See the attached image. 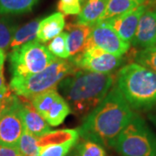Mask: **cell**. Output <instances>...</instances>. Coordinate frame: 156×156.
<instances>
[{
	"mask_svg": "<svg viewBox=\"0 0 156 156\" xmlns=\"http://www.w3.org/2000/svg\"><path fill=\"white\" fill-rule=\"evenodd\" d=\"M68 33V46L69 51V57L72 58L83 53L89 48V39L91 33V26L69 23L66 26Z\"/></svg>",
	"mask_w": 156,
	"mask_h": 156,
	"instance_id": "cell-14",
	"label": "cell"
},
{
	"mask_svg": "<svg viewBox=\"0 0 156 156\" xmlns=\"http://www.w3.org/2000/svg\"><path fill=\"white\" fill-rule=\"evenodd\" d=\"M69 60L78 69L102 74H110L124 63L122 56L112 55L96 47H91Z\"/></svg>",
	"mask_w": 156,
	"mask_h": 156,
	"instance_id": "cell-9",
	"label": "cell"
},
{
	"mask_svg": "<svg viewBox=\"0 0 156 156\" xmlns=\"http://www.w3.org/2000/svg\"><path fill=\"white\" fill-rule=\"evenodd\" d=\"M147 1V0H108L105 11L99 23L106 22L109 19L128 13L142 5Z\"/></svg>",
	"mask_w": 156,
	"mask_h": 156,
	"instance_id": "cell-17",
	"label": "cell"
},
{
	"mask_svg": "<svg viewBox=\"0 0 156 156\" xmlns=\"http://www.w3.org/2000/svg\"><path fill=\"white\" fill-rule=\"evenodd\" d=\"M135 63L156 73V46L142 49L135 54Z\"/></svg>",
	"mask_w": 156,
	"mask_h": 156,
	"instance_id": "cell-25",
	"label": "cell"
},
{
	"mask_svg": "<svg viewBox=\"0 0 156 156\" xmlns=\"http://www.w3.org/2000/svg\"><path fill=\"white\" fill-rule=\"evenodd\" d=\"M152 119H153V121L154 122L156 123V112H155V114L153 115V117H152Z\"/></svg>",
	"mask_w": 156,
	"mask_h": 156,
	"instance_id": "cell-33",
	"label": "cell"
},
{
	"mask_svg": "<svg viewBox=\"0 0 156 156\" xmlns=\"http://www.w3.org/2000/svg\"><path fill=\"white\" fill-rule=\"evenodd\" d=\"M38 0H0V16L21 15L32 11Z\"/></svg>",
	"mask_w": 156,
	"mask_h": 156,
	"instance_id": "cell-19",
	"label": "cell"
},
{
	"mask_svg": "<svg viewBox=\"0 0 156 156\" xmlns=\"http://www.w3.org/2000/svg\"><path fill=\"white\" fill-rule=\"evenodd\" d=\"M22 101L21 115L24 129L37 137L43 136L51 132L50 125L32 105L30 100Z\"/></svg>",
	"mask_w": 156,
	"mask_h": 156,
	"instance_id": "cell-13",
	"label": "cell"
},
{
	"mask_svg": "<svg viewBox=\"0 0 156 156\" xmlns=\"http://www.w3.org/2000/svg\"><path fill=\"white\" fill-rule=\"evenodd\" d=\"M40 22V18H36L32 21L25 23L22 27L17 28L10 46L11 50L17 49L18 47L25 44L29 42L36 40Z\"/></svg>",
	"mask_w": 156,
	"mask_h": 156,
	"instance_id": "cell-18",
	"label": "cell"
},
{
	"mask_svg": "<svg viewBox=\"0 0 156 156\" xmlns=\"http://www.w3.org/2000/svg\"><path fill=\"white\" fill-rule=\"evenodd\" d=\"M9 95L7 96L5 98V101H4V103L0 106V116H1V115H2V113H3V111H4V109H5V108L6 106V102H7V98L9 97Z\"/></svg>",
	"mask_w": 156,
	"mask_h": 156,
	"instance_id": "cell-30",
	"label": "cell"
},
{
	"mask_svg": "<svg viewBox=\"0 0 156 156\" xmlns=\"http://www.w3.org/2000/svg\"><path fill=\"white\" fill-rule=\"evenodd\" d=\"M22 101L17 95H10L0 116V146L17 147L24 131L21 115Z\"/></svg>",
	"mask_w": 156,
	"mask_h": 156,
	"instance_id": "cell-7",
	"label": "cell"
},
{
	"mask_svg": "<svg viewBox=\"0 0 156 156\" xmlns=\"http://www.w3.org/2000/svg\"><path fill=\"white\" fill-rule=\"evenodd\" d=\"M65 27V19L63 14L56 12L45 17L39 23L37 38L41 44H45L55 38Z\"/></svg>",
	"mask_w": 156,
	"mask_h": 156,
	"instance_id": "cell-15",
	"label": "cell"
},
{
	"mask_svg": "<svg viewBox=\"0 0 156 156\" xmlns=\"http://www.w3.org/2000/svg\"><path fill=\"white\" fill-rule=\"evenodd\" d=\"M11 94L8 87L6 86L5 79L3 72V66H0V96L6 97L7 95Z\"/></svg>",
	"mask_w": 156,
	"mask_h": 156,
	"instance_id": "cell-28",
	"label": "cell"
},
{
	"mask_svg": "<svg viewBox=\"0 0 156 156\" xmlns=\"http://www.w3.org/2000/svg\"><path fill=\"white\" fill-rule=\"evenodd\" d=\"M86 1H87V0H79V2H80V5H81V6L83 5Z\"/></svg>",
	"mask_w": 156,
	"mask_h": 156,
	"instance_id": "cell-32",
	"label": "cell"
},
{
	"mask_svg": "<svg viewBox=\"0 0 156 156\" xmlns=\"http://www.w3.org/2000/svg\"><path fill=\"white\" fill-rule=\"evenodd\" d=\"M48 49L52 55L61 59H67L69 57V51L68 46L67 31L61 32L55 38L52 39L48 45Z\"/></svg>",
	"mask_w": 156,
	"mask_h": 156,
	"instance_id": "cell-22",
	"label": "cell"
},
{
	"mask_svg": "<svg viewBox=\"0 0 156 156\" xmlns=\"http://www.w3.org/2000/svg\"><path fill=\"white\" fill-rule=\"evenodd\" d=\"M147 7L148 2L147 1L145 4L139 6L138 8L119 17L109 19L106 21V23L111 26V28L124 42L130 44L134 38L140 19Z\"/></svg>",
	"mask_w": 156,
	"mask_h": 156,
	"instance_id": "cell-11",
	"label": "cell"
},
{
	"mask_svg": "<svg viewBox=\"0 0 156 156\" xmlns=\"http://www.w3.org/2000/svg\"><path fill=\"white\" fill-rule=\"evenodd\" d=\"M114 75L76 70L62 79L58 88L70 111L78 116H87L106 97L113 87Z\"/></svg>",
	"mask_w": 156,
	"mask_h": 156,
	"instance_id": "cell-2",
	"label": "cell"
},
{
	"mask_svg": "<svg viewBox=\"0 0 156 156\" xmlns=\"http://www.w3.org/2000/svg\"><path fill=\"white\" fill-rule=\"evenodd\" d=\"M108 0H87L76 17V23L93 27L99 23L106 9Z\"/></svg>",
	"mask_w": 156,
	"mask_h": 156,
	"instance_id": "cell-16",
	"label": "cell"
},
{
	"mask_svg": "<svg viewBox=\"0 0 156 156\" xmlns=\"http://www.w3.org/2000/svg\"><path fill=\"white\" fill-rule=\"evenodd\" d=\"M10 95H11V94H10ZM7 96H8V95H7ZM7 96H6V97H7ZM6 97H3V96H0V106H1V105H2V104L4 103V101H5V100Z\"/></svg>",
	"mask_w": 156,
	"mask_h": 156,
	"instance_id": "cell-31",
	"label": "cell"
},
{
	"mask_svg": "<svg viewBox=\"0 0 156 156\" xmlns=\"http://www.w3.org/2000/svg\"><path fill=\"white\" fill-rule=\"evenodd\" d=\"M77 140L78 138H75L50 144L41 151L39 156H66Z\"/></svg>",
	"mask_w": 156,
	"mask_h": 156,
	"instance_id": "cell-23",
	"label": "cell"
},
{
	"mask_svg": "<svg viewBox=\"0 0 156 156\" xmlns=\"http://www.w3.org/2000/svg\"><path fill=\"white\" fill-rule=\"evenodd\" d=\"M76 69L69 59L56 58L50 66L37 74L25 77H12L10 89L17 96L30 101L39 94L56 89L62 80Z\"/></svg>",
	"mask_w": 156,
	"mask_h": 156,
	"instance_id": "cell-4",
	"label": "cell"
},
{
	"mask_svg": "<svg viewBox=\"0 0 156 156\" xmlns=\"http://www.w3.org/2000/svg\"><path fill=\"white\" fill-rule=\"evenodd\" d=\"M135 115L116 86L90 112L78 128L79 136L103 146H111Z\"/></svg>",
	"mask_w": 156,
	"mask_h": 156,
	"instance_id": "cell-1",
	"label": "cell"
},
{
	"mask_svg": "<svg viewBox=\"0 0 156 156\" xmlns=\"http://www.w3.org/2000/svg\"><path fill=\"white\" fill-rule=\"evenodd\" d=\"M17 30V23L8 17L0 18V49L5 52L10 49L14 34Z\"/></svg>",
	"mask_w": 156,
	"mask_h": 156,
	"instance_id": "cell-20",
	"label": "cell"
},
{
	"mask_svg": "<svg viewBox=\"0 0 156 156\" xmlns=\"http://www.w3.org/2000/svg\"><path fill=\"white\" fill-rule=\"evenodd\" d=\"M57 57L48 47L34 40L12 50L9 55L12 77H25L44 70Z\"/></svg>",
	"mask_w": 156,
	"mask_h": 156,
	"instance_id": "cell-6",
	"label": "cell"
},
{
	"mask_svg": "<svg viewBox=\"0 0 156 156\" xmlns=\"http://www.w3.org/2000/svg\"><path fill=\"white\" fill-rule=\"evenodd\" d=\"M116 87L132 108L156 106V73L138 63H129L119 70Z\"/></svg>",
	"mask_w": 156,
	"mask_h": 156,
	"instance_id": "cell-3",
	"label": "cell"
},
{
	"mask_svg": "<svg viewBox=\"0 0 156 156\" xmlns=\"http://www.w3.org/2000/svg\"><path fill=\"white\" fill-rule=\"evenodd\" d=\"M0 156H23L17 147L0 146Z\"/></svg>",
	"mask_w": 156,
	"mask_h": 156,
	"instance_id": "cell-27",
	"label": "cell"
},
{
	"mask_svg": "<svg viewBox=\"0 0 156 156\" xmlns=\"http://www.w3.org/2000/svg\"><path fill=\"white\" fill-rule=\"evenodd\" d=\"M57 8L63 15H78L82 6L79 0H60Z\"/></svg>",
	"mask_w": 156,
	"mask_h": 156,
	"instance_id": "cell-26",
	"label": "cell"
},
{
	"mask_svg": "<svg viewBox=\"0 0 156 156\" xmlns=\"http://www.w3.org/2000/svg\"><path fill=\"white\" fill-rule=\"evenodd\" d=\"M31 103L47 123L56 127L64 122L70 113V108L56 89H52L33 97Z\"/></svg>",
	"mask_w": 156,
	"mask_h": 156,
	"instance_id": "cell-8",
	"label": "cell"
},
{
	"mask_svg": "<svg viewBox=\"0 0 156 156\" xmlns=\"http://www.w3.org/2000/svg\"><path fill=\"white\" fill-rule=\"evenodd\" d=\"M131 44L141 49L156 46V8L151 9L149 3L140 19Z\"/></svg>",
	"mask_w": 156,
	"mask_h": 156,
	"instance_id": "cell-12",
	"label": "cell"
},
{
	"mask_svg": "<svg viewBox=\"0 0 156 156\" xmlns=\"http://www.w3.org/2000/svg\"><path fill=\"white\" fill-rule=\"evenodd\" d=\"M6 55L5 52L3 50L0 49V66H3L4 65V62L5 61Z\"/></svg>",
	"mask_w": 156,
	"mask_h": 156,
	"instance_id": "cell-29",
	"label": "cell"
},
{
	"mask_svg": "<svg viewBox=\"0 0 156 156\" xmlns=\"http://www.w3.org/2000/svg\"><path fill=\"white\" fill-rule=\"evenodd\" d=\"M17 148L23 156H39L40 154L37 137L30 134L25 129L18 141Z\"/></svg>",
	"mask_w": 156,
	"mask_h": 156,
	"instance_id": "cell-21",
	"label": "cell"
},
{
	"mask_svg": "<svg viewBox=\"0 0 156 156\" xmlns=\"http://www.w3.org/2000/svg\"><path fill=\"white\" fill-rule=\"evenodd\" d=\"M91 47L99 48L116 56H122L129 50L130 44L124 42L106 22H100L91 30L89 48Z\"/></svg>",
	"mask_w": 156,
	"mask_h": 156,
	"instance_id": "cell-10",
	"label": "cell"
},
{
	"mask_svg": "<svg viewBox=\"0 0 156 156\" xmlns=\"http://www.w3.org/2000/svg\"><path fill=\"white\" fill-rule=\"evenodd\" d=\"M73 156H106V152L100 144L83 139L76 145Z\"/></svg>",
	"mask_w": 156,
	"mask_h": 156,
	"instance_id": "cell-24",
	"label": "cell"
},
{
	"mask_svg": "<svg viewBox=\"0 0 156 156\" xmlns=\"http://www.w3.org/2000/svg\"><path fill=\"white\" fill-rule=\"evenodd\" d=\"M111 147L122 156H156V134L142 118L135 115Z\"/></svg>",
	"mask_w": 156,
	"mask_h": 156,
	"instance_id": "cell-5",
	"label": "cell"
}]
</instances>
